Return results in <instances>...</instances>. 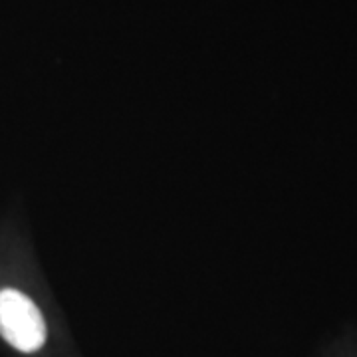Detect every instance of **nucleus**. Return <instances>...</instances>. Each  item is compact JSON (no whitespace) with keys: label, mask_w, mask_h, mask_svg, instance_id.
Segmentation results:
<instances>
[{"label":"nucleus","mask_w":357,"mask_h":357,"mask_svg":"<svg viewBox=\"0 0 357 357\" xmlns=\"http://www.w3.org/2000/svg\"><path fill=\"white\" fill-rule=\"evenodd\" d=\"M0 335L24 354L36 351L46 342V324L40 310L18 290L0 292Z\"/></svg>","instance_id":"f257e3e1"}]
</instances>
